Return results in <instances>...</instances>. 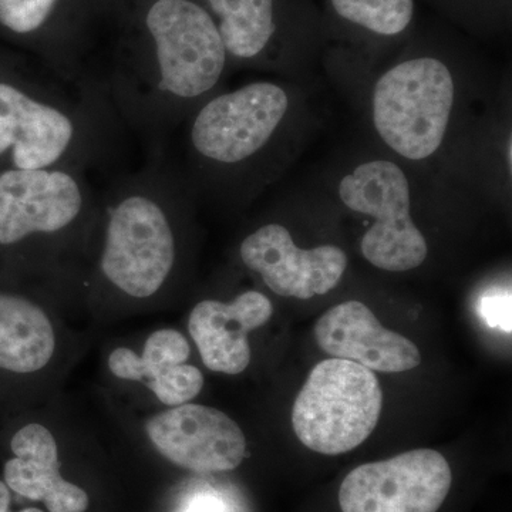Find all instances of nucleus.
I'll list each match as a JSON object with an SVG mask.
<instances>
[{
	"label": "nucleus",
	"mask_w": 512,
	"mask_h": 512,
	"mask_svg": "<svg viewBox=\"0 0 512 512\" xmlns=\"http://www.w3.org/2000/svg\"><path fill=\"white\" fill-rule=\"evenodd\" d=\"M113 55L94 82L126 133L163 153L168 137L217 89L228 55L198 0H133Z\"/></svg>",
	"instance_id": "f257e3e1"
},
{
	"label": "nucleus",
	"mask_w": 512,
	"mask_h": 512,
	"mask_svg": "<svg viewBox=\"0 0 512 512\" xmlns=\"http://www.w3.org/2000/svg\"><path fill=\"white\" fill-rule=\"evenodd\" d=\"M121 133L94 84L70 82L49 67L33 79L0 77V163L6 168L90 173L109 160Z\"/></svg>",
	"instance_id": "f03ea898"
},
{
	"label": "nucleus",
	"mask_w": 512,
	"mask_h": 512,
	"mask_svg": "<svg viewBox=\"0 0 512 512\" xmlns=\"http://www.w3.org/2000/svg\"><path fill=\"white\" fill-rule=\"evenodd\" d=\"M288 107V94L271 82L214 94L181 123L185 153L204 174L239 173L268 146Z\"/></svg>",
	"instance_id": "39448f33"
},
{
	"label": "nucleus",
	"mask_w": 512,
	"mask_h": 512,
	"mask_svg": "<svg viewBox=\"0 0 512 512\" xmlns=\"http://www.w3.org/2000/svg\"><path fill=\"white\" fill-rule=\"evenodd\" d=\"M161 456L195 473L235 470L247 454V439L231 417L214 407L185 403L146 423Z\"/></svg>",
	"instance_id": "9d476101"
},
{
	"label": "nucleus",
	"mask_w": 512,
	"mask_h": 512,
	"mask_svg": "<svg viewBox=\"0 0 512 512\" xmlns=\"http://www.w3.org/2000/svg\"><path fill=\"white\" fill-rule=\"evenodd\" d=\"M56 335L47 313L19 295L0 293V369L35 373L49 365Z\"/></svg>",
	"instance_id": "dca6fc26"
},
{
	"label": "nucleus",
	"mask_w": 512,
	"mask_h": 512,
	"mask_svg": "<svg viewBox=\"0 0 512 512\" xmlns=\"http://www.w3.org/2000/svg\"><path fill=\"white\" fill-rule=\"evenodd\" d=\"M10 447L15 458L3 470L10 491L42 501L49 512H86L89 495L60 474L59 450L50 430L30 423L13 436Z\"/></svg>",
	"instance_id": "4468645a"
},
{
	"label": "nucleus",
	"mask_w": 512,
	"mask_h": 512,
	"mask_svg": "<svg viewBox=\"0 0 512 512\" xmlns=\"http://www.w3.org/2000/svg\"><path fill=\"white\" fill-rule=\"evenodd\" d=\"M190 353L183 333L161 329L151 333L141 355L127 348L114 350L109 369L119 379L146 384L165 406L177 407L195 399L204 386L200 369L187 365Z\"/></svg>",
	"instance_id": "2eb2a0df"
},
{
	"label": "nucleus",
	"mask_w": 512,
	"mask_h": 512,
	"mask_svg": "<svg viewBox=\"0 0 512 512\" xmlns=\"http://www.w3.org/2000/svg\"><path fill=\"white\" fill-rule=\"evenodd\" d=\"M339 197L349 210L369 215L360 249L367 261L387 272L419 268L427 258V242L410 215L406 174L392 161H367L342 178Z\"/></svg>",
	"instance_id": "6e6552de"
},
{
	"label": "nucleus",
	"mask_w": 512,
	"mask_h": 512,
	"mask_svg": "<svg viewBox=\"0 0 512 512\" xmlns=\"http://www.w3.org/2000/svg\"><path fill=\"white\" fill-rule=\"evenodd\" d=\"M10 490L5 481L0 480V512H9L10 510Z\"/></svg>",
	"instance_id": "412c9836"
},
{
	"label": "nucleus",
	"mask_w": 512,
	"mask_h": 512,
	"mask_svg": "<svg viewBox=\"0 0 512 512\" xmlns=\"http://www.w3.org/2000/svg\"><path fill=\"white\" fill-rule=\"evenodd\" d=\"M242 264L285 298L311 299L336 288L348 268V256L336 245L296 247L284 225L266 224L239 245Z\"/></svg>",
	"instance_id": "9b49d317"
},
{
	"label": "nucleus",
	"mask_w": 512,
	"mask_h": 512,
	"mask_svg": "<svg viewBox=\"0 0 512 512\" xmlns=\"http://www.w3.org/2000/svg\"><path fill=\"white\" fill-rule=\"evenodd\" d=\"M228 57L251 62L264 55L276 32L275 0H204Z\"/></svg>",
	"instance_id": "f3484780"
},
{
	"label": "nucleus",
	"mask_w": 512,
	"mask_h": 512,
	"mask_svg": "<svg viewBox=\"0 0 512 512\" xmlns=\"http://www.w3.org/2000/svg\"><path fill=\"white\" fill-rule=\"evenodd\" d=\"M383 392L372 370L345 359L313 367L292 409V427L303 446L325 456L355 450L379 423Z\"/></svg>",
	"instance_id": "423d86ee"
},
{
	"label": "nucleus",
	"mask_w": 512,
	"mask_h": 512,
	"mask_svg": "<svg viewBox=\"0 0 512 512\" xmlns=\"http://www.w3.org/2000/svg\"><path fill=\"white\" fill-rule=\"evenodd\" d=\"M313 333L323 352L359 363L372 372H409L421 363L420 350L412 340L383 328L362 302L333 306L320 316Z\"/></svg>",
	"instance_id": "f8f14e48"
},
{
	"label": "nucleus",
	"mask_w": 512,
	"mask_h": 512,
	"mask_svg": "<svg viewBox=\"0 0 512 512\" xmlns=\"http://www.w3.org/2000/svg\"><path fill=\"white\" fill-rule=\"evenodd\" d=\"M480 313L490 328L511 333V289L491 288L480 299Z\"/></svg>",
	"instance_id": "6ab92c4d"
},
{
	"label": "nucleus",
	"mask_w": 512,
	"mask_h": 512,
	"mask_svg": "<svg viewBox=\"0 0 512 512\" xmlns=\"http://www.w3.org/2000/svg\"><path fill=\"white\" fill-rule=\"evenodd\" d=\"M340 18L382 36H396L409 28L414 0H332Z\"/></svg>",
	"instance_id": "a211bd4d"
},
{
	"label": "nucleus",
	"mask_w": 512,
	"mask_h": 512,
	"mask_svg": "<svg viewBox=\"0 0 512 512\" xmlns=\"http://www.w3.org/2000/svg\"><path fill=\"white\" fill-rule=\"evenodd\" d=\"M453 474L439 451L420 448L350 471L339 490L342 512H437Z\"/></svg>",
	"instance_id": "1a4fd4ad"
},
{
	"label": "nucleus",
	"mask_w": 512,
	"mask_h": 512,
	"mask_svg": "<svg viewBox=\"0 0 512 512\" xmlns=\"http://www.w3.org/2000/svg\"><path fill=\"white\" fill-rule=\"evenodd\" d=\"M100 191L77 168L0 170V247L62 245L97 225Z\"/></svg>",
	"instance_id": "20e7f679"
},
{
	"label": "nucleus",
	"mask_w": 512,
	"mask_h": 512,
	"mask_svg": "<svg viewBox=\"0 0 512 512\" xmlns=\"http://www.w3.org/2000/svg\"><path fill=\"white\" fill-rule=\"evenodd\" d=\"M190 190L163 153L100 191L101 281L137 301L158 295L180 255L178 217Z\"/></svg>",
	"instance_id": "7ed1b4c3"
},
{
	"label": "nucleus",
	"mask_w": 512,
	"mask_h": 512,
	"mask_svg": "<svg viewBox=\"0 0 512 512\" xmlns=\"http://www.w3.org/2000/svg\"><path fill=\"white\" fill-rule=\"evenodd\" d=\"M187 512H222L221 504L212 498H201L188 508Z\"/></svg>",
	"instance_id": "aec40b11"
},
{
	"label": "nucleus",
	"mask_w": 512,
	"mask_h": 512,
	"mask_svg": "<svg viewBox=\"0 0 512 512\" xmlns=\"http://www.w3.org/2000/svg\"><path fill=\"white\" fill-rule=\"evenodd\" d=\"M272 303L258 291H247L232 302L205 299L194 306L188 330L204 365L212 372L239 375L251 363L248 333L271 319Z\"/></svg>",
	"instance_id": "ddd939ff"
},
{
	"label": "nucleus",
	"mask_w": 512,
	"mask_h": 512,
	"mask_svg": "<svg viewBox=\"0 0 512 512\" xmlns=\"http://www.w3.org/2000/svg\"><path fill=\"white\" fill-rule=\"evenodd\" d=\"M19 512H43L42 510H39V508L30 507L25 508V510L19 511Z\"/></svg>",
	"instance_id": "4be33fe9"
},
{
	"label": "nucleus",
	"mask_w": 512,
	"mask_h": 512,
	"mask_svg": "<svg viewBox=\"0 0 512 512\" xmlns=\"http://www.w3.org/2000/svg\"><path fill=\"white\" fill-rule=\"evenodd\" d=\"M453 103V76L446 64L417 57L387 70L376 83L373 123L399 156L424 160L443 143Z\"/></svg>",
	"instance_id": "0eeeda50"
}]
</instances>
